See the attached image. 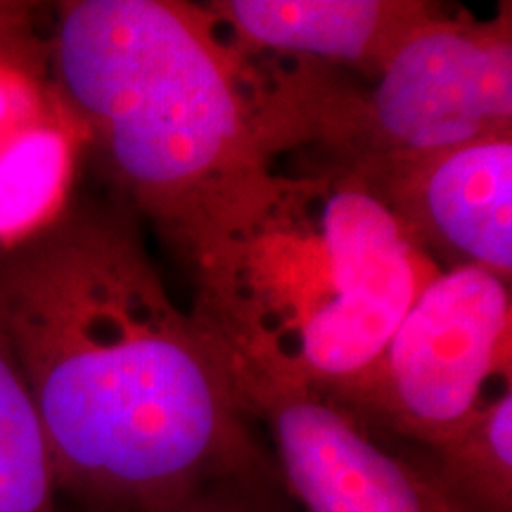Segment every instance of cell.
Listing matches in <instances>:
<instances>
[{"label": "cell", "mask_w": 512, "mask_h": 512, "mask_svg": "<svg viewBox=\"0 0 512 512\" xmlns=\"http://www.w3.org/2000/svg\"><path fill=\"white\" fill-rule=\"evenodd\" d=\"M242 53L302 67L382 72L406 38L439 15L427 0H221L204 3Z\"/></svg>", "instance_id": "ba28073f"}, {"label": "cell", "mask_w": 512, "mask_h": 512, "mask_svg": "<svg viewBox=\"0 0 512 512\" xmlns=\"http://www.w3.org/2000/svg\"><path fill=\"white\" fill-rule=\"evenodd\" d=\"M285 496L280 475L271 472V475L226 479V482L204 486L181 501L128 512H292Z\"/></svg>", "instance_id": "4fadbf2b"}, {"label": "cell", "mask_w": 512, "mask_h": 512, "mask_svg": "<svg viewBox=\"0 0 512 512\" xmlns=\"http://www.w3.org/2000/svg\"><path fill=\"white\" fill-rule=\"evenodd\" d=\"M48 64L126 202L164 235L235 176L309 143L304 69L242 53L202 5L60 3Z\"/></svg>", "instance_id": "3957f363"}, {"label": "cell", "mask_w": 512, "mask_h": 512, "mask_svg": "<svg viewBox=\"0 0 512 512\" xmlns=\"http://www.w3.org/2000/svg\"><path fill=\"white\" fill-rule=\"evenodd\" d=\"M512 15L444 8L389 57L370 91L330 81L313 119L328 162L418 155L512 136Z\"/></svg>", "instance_id": "277c9868"}, {"label": "cell", "mask_w": 512, "mask_h": 512, "mask_svg": "<svg viewBox=\"0 0 512 512\" xmlns=\"http://www.w3.org/2000/svg\"><path fill=\"white\" fill-rule=\"evenodd\" d=\"M29 15V5L0 3V55L38 57Z\"/></svg>", "instance_id": "5bb4252c"}, {"label": "cell", "mask_w": 512, "mask_h": 512, "mask_svg": "<svg viewBox=\"0 0 512 512\" xmlns=\"http://www.w3.org/2000/svg\"><path fill=\"white\" fill-rule=\"evenodd\" d=\"M195 309L242 389H311L361 373L441 268L349 171L256 166L166 235Z\"/></svg>", "instance_id": "7a4b0ae2"}, {"label": "cell", "mask_w": 512, "mask_h": 512, "mask_svg": "<svg viewBox=\"0 0 512 512\" xmlns=\"http://www.w3.org/2000/svg\"><path fill=\"white\" fill-rule=\"evenodd\" d=\"M411 448L456 512H512V387L453 437Z\"/></svg>", "instance_id": "30bf717a"}, {"label": "cell", "mask_w": 512, "mask_h": 512, "mask_svg": "<svg viewBox=\"0 0 512 512\" xmlns=\"http://www.w3.org/2000/svg\"><path fill=\"white\" fill-rule=\"evenodd\" d=\"M81 128L67 110L0 145V249L50 226L67 204Z\"/></svg>", "instance_id": "9c48e42d"}, {"label": "cell", "mask_w": 512, "mask_h": 512, "mask_svg": "<svg viewBox=\"0 0 512 512\" xmlns=\"http://www.w3.org/2000/svg\"><path fill=\"white\" fill-rule=\"evenodd\" d=\"M41 420L0 342V512H60Z\"/></svg>", "instance_id": "8fae6325"}, {"label": "cell", "mask_w": 512, "mask_h": 512, "mask_svg": "<svg viewBox=\"0 0 512 512\" xmlns=\"http://www.w3.org/2000/svg\"><path fill=\"white\" fill-rule=\"evenodd\" d=\"M249 418L268 427L275 467L304 512H456L411 446L382 437L309 389H242Z\"/></svg>", "instance_id": "8992f818"}, {"label": "cell", "mask_w": 512, "mask_h": 512, "mask_svg": "<svg viewBox=\"0 0 512 512\" xmlns=\"http://www.w3.org/2000/svg\"><path fill=\"white\" fill-rule=\"evenodd\" d=\"M325 164L349 171L441 271L477 266L510 280L512 136Z\"/></svg>", "instance_id": "52a82bcc"}, {"label": "cell", "mask_w": 512, "mask_h": 512, "mask_svg": "<svg viewBox=\"0 0 512 512\" xmlns=\"http://www.w3.org/2000/svg\"><path fill=\"white\" fill-rule=\"evenodd\" d=\"M510 344V280L477 266L444 268L422 287L380 354L318 394L382 437L427 448L463 430L512 387Z\"/></svg>", "instance_id": "5b68a950"}, {"label": "cell", "mask_w": 512, "mask_h": 512, "mask_svg": "<svg viewBox=\"0 0 512 512\" xmlns=\"http://www.w3.org/2000/svg\"><path fill=\"white\" fill-rule=\"evenodd\" d=\"M64 112L41 79L38 57L0 55V145L36 121Z\"/></svg>", "instance_id": "7c38bea8"}, {"label": "cell", "mask_w": 512, "mask_h": 512, "mask_svg": "<svg viewBox=\"0 0 512 512\" xmlns=\"http://www.w3.org/2000/svg\"><path fill=\"white\" fill-rule=\"evenodd\" d=\"M136 216L126 200L83 204L0 249V342L41 420L57 491L83 512L150 510L278 472Z\"/></svg>", "instance_id": "6da1fadb"}]
</instances>
